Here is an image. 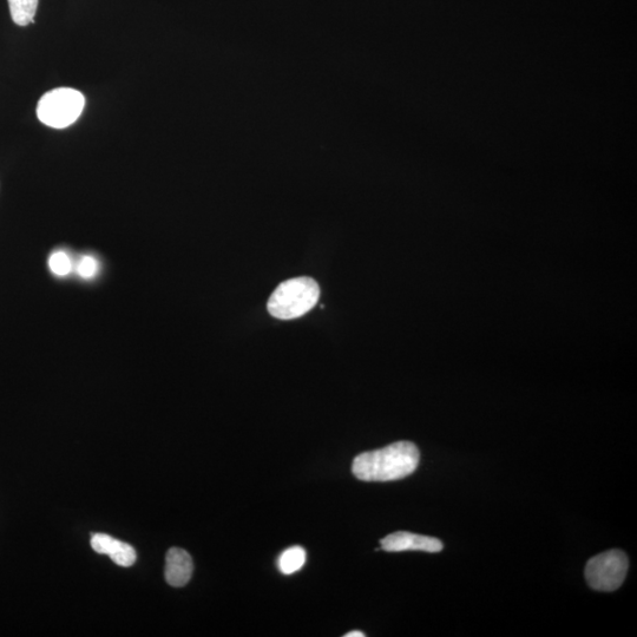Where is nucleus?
I'll return each instance as SVG.
<instances>
[{"label": "nucleus", "mask_w": 637, "mask_h": 637, "mask_svg": "<svg viewBox=\"0 0 637 637\" xmlns=\"http://www.w3.org/2000/svg\"><path fill=\"white\" fill-rule=\"evenodd\" d=\"M420 453L411 442H397L386 448L361 453L354 458L353 475L364 482L399 481L418 468Z\"/></svg>", "instance_id": "obj_1"}, {"label": "nucleus", "mask_w": 637, "mask_h": 637, "mask_svg": "<svg viewBox=\"0 0 637 637\" xmlns=\"http://www.w3.org/2000/svg\"><path fill=\"white\" fill-rule=\"evenodd\" d=\"M320 287L312 278L301 277L282 282L268 300L272 317L292 320L302 317L318 304Z\"/></svg>", "instance_id": "obj_2"}, {"label": "nucleus", "mask_w": 637, "mask_h": 637, "mask_svg": "<svg viewBox=\"0 0 637 637\" xmlns=\"http://www.w3.org/2000/svg\"><path fill=\"white\" fill-rule=\"evenodd\" d=\"M85 97L76 89L57 88L43 95L37 105V117L45 126L65 129L83 114Z\"/></svg>", "instance_id": "obj_3"}, {"label": "nucleus", "mask_w": 637, "mask_h": 637, "mask_svg": "<svg viewBox=\"0 0 637 637\" xmlns=\"http://www.w3.org/2000/svg\"><path fill=\"white\" fill-rule=\"evenodd\" d=\"M628 557L621 550H609L587 563L586 579L597 591H615L625 582L628 573Z\"/></svg>", "instance_id": "obj_4"}, {"label": "nucleus", "mask_w": 637, "mask_h": 637, "mask_svg": "<svg viewBox=\"0 0 637 637\" xmlns=\"http://www.w3.org/2000/svg\"><path fill=\"white\" fill-rule=\"evenodd\" d=\"M382 548L390 553H400V551H425V553H439L444 545L438 538L405 533L399 531L383 538L380 541Z\"/></svg>", "instance_id": "obj_5"}, {"label": "nucleus", "mask_w": 637, "mask_h": 637, "mask_svg": "<svg viewBox=\"0 0 637 637\" xmlns=\"http://www.w3.org/2000/svg\"><path fill=\"white\" fill-rule=\"evenodd\" d=\"M91 547L98 554L108 555L117 566L131 567L136 562V551L131 545L118 541L105 534H95L91 537Z\"/></svg>", "instance_id": "obj_6"}, {"label": "nucleus", "mask_w": 637, "mask_h": 637, "mask_svg": "<svg viewBox=\"0 0 637 637\" xmlns=\"http://www.w3.org/2000/svg\"><path fill=\"white\" fill-rule=\"evenodd\" d=\"M194 564L192 556L181 548H172L166 557V580L172 587H185L192 579Z\"/></svg>", "instance_id": "obj_7"}, {"label": "nucleus", "mask_w": 637, "mask_h": 637, "mask_svg": "<svg viewBox=\"0 0 637 637\" xmlns=\"http://www.w3.org/2000/svg\"><path fill=\"white\" fill-rule=\"evenodd\" d=\"M12 21L26 26L35 21L38 0H9Z\"/></svg>", "instance_id": "obj_8"}, {"label": "nucleus", "mask_w": 637, "mask_h": 637, "mask_svg": "<svg viewBox=\"0 0 637 637\" xmlns=\"http://www.w3.org/2000/svg\"><path fill=\"white\" fill-rule=\"evenodd\" d=\"M306 563V551L301 547L287 549L279 557L278 567L282 574L297 573Z\"/></svg>", "instance_id": "obj_9"}, {"label": "nucleus", "mask_w": 637, "mask_h": 637, "mask_svg": "<svg viewBox=\"0 0 637 637\" xmlns=\"http://www.w3.org/2000/svg\"><path fill=\"white\" fill-rule=\"evenodd\" d=\"M49 266L58 277H64L71 271V260L64 252H57L50 256Z\"/></svg>", "instance_id": "obj_10"}, {"label": "nucleus", "mask_w": 637, "mask_h": 637, "mask_svg": "<svg viewBox=\"0 0 637 637\" xmlns=\"http://www.w3.org/2000/svg\"><path fill=\"white\" fill-rule=\"evenodd\" d=\"M77 272L84 279L93 278L97 272V261L93 256H83L77 266Z\"/></svg>", "instance_id": "obj_11"}, {"label": "nucleus", "mask_w": 637, "mask_h": 637, "mask_svg": "<svg viewBox=\"0 0 637 637\" xmlns=\"http://www.w3.org/2000/svg\"><path fill=\"white\" fill-rule=\"evenodd\" d=\"M345 637H365V634L361 632H351L346 634Z\"/></svg>", "instance_id": "obj_12"}]
</instances>
